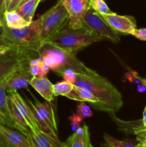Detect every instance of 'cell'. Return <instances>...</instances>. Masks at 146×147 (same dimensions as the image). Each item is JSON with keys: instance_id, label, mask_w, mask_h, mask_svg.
Returning a JSON list of instances; mask_svg holds the SVG:
<instances>
[{"instance_id": "cell-1", "label": "cell", "mask_w": 146, "mask_h": 147, "mask_svg": "<svg viewBox=\"0 0 146 147\" xmlns=\"http://www.w3.org/2000/svg\"><path fill=\"white\" fill-rule=\"evenodd\" d=\"M74 85L87 89L98 98L99 104L94 109L112 114L123 106L120 92L107 78L92 69L85 73H76Z\"/></svg>"}, {"instance_id": "cell-2", "label": "cell", "mask_w": 146, "mask_h": 147, "mask_svg": "<svg viewBox=\"0 0 146 147\" xmlns=\"http://www.w3.org/2000/svg\"><path fill=\"white\" fill-rule=\"evenodd\" d=\"M38 54L50 70L58 76H62L66 70H72L76 73H85L90 70L76 57L75 55L50 43L43 44Z\"/></svg>"}, {"instance_id": "cell-3", "label": "cell", "mask_w": 146, "mask_h": 147, "mask_svg": "<svg viewBox=\"0 0 146 147\" xmlns=\"http://www.w3.org/2000/svg\"><path fill=\"white\" fill-rule=\"evenodd\" d=\"M41 25L40 17L35 21H32L29 26L22 28H9L4 24L0 29V34L13 47L38 53L42 46L40 36Z\"/></svg>"}, {"instance_id": "cell-4", "label": "cell", "mask_w": 146, "mask_h": 147, "mask_svg": "<svg viewBox=\"0 0 146 147\" xmlns=\"http://www.w3.org/2000/svg\"><path fill=\"white\" fill-rule=\"evenodd\" d=\"M101 40V38L93 34L85 27L72 29L67 26L46 43H50L75 55L90 45Z\"/></svg>"}, {"instance_id": "cell-5", "label": "cell", "mask_w": 146, "mask_h": 147, "mask_svg": "<svg viewBox=\"0 0 146 147\" xmlns=\"http://www.w3.org/2000/svg\"><path fill=\"white\" fill-rule=\"evenodd\" d=\"M42 20L41 40L42 45L67 27L69 14L65 7L60 1L40 17Z\"/></svg>"}, {"instance_id": "cell-6", "label": "cell", "mask_w": 146, "mask_h": 147, "mask_svg": "<svg viewBox=\"0 0 146 147\" xmlns=\"http://www.w3.org/2000/svg\"><path fill=\"white\" fill-rule=\"evenodd\" d=\"M25 100L31 108L40 130L54 139H59L54 111L50 102L40 103L36 101L33 103L28 98Z\"/></svg>"}, {"instance_id": "cell-7", "label": "cell", "mask_w": 146, "mask_h": 147, "mask_svg": "<svg viewBox=\"0 0 146 147\" xmlns=\"http://www.w3.org/2000/svg\"><path fill=\"white\" fill-rule=\"evenodd\" d=\"M37 53L21 50L13 47L0 54V80L17 70L23 63L34 58H39Z\"/></svg>"}, {"instance_id": "cell-8", "label": "cell", "mask_w": 146, "mask_h": 147, "mask_svg": "<svg viewBox=\"0 0 146 147\" xmlns=\"http://www.w3.org/2000/svg\"><path fill=\"white\" fill-rule=\"evenodd\" d=\"M84 26L102 40H105L113 43L120 42L118 33L115 31L102 15L90 7L84 17Z\"/></svg>"}, {"instance_id": "cell-9", "label": "cell", "mask_w": 146, "mask_h": 147, "mask_svg": "<svg viewBox=\"0 0 146 147\" xmlns=\"http://www.w3.org/2000/svg\"><path fill=\"white\" fill-rule=\"evenodd\" d=\"M69 14L68 27L72 29L84 27V17L90 9L89 0H58Z\"/></svg>"}, {"instance_id": "cell-10", "label": "cell", "mask_w": 146, "mask_h": 147, "mask_svg": "<svg viewBox=\"0 0 146 147\" xmlns=\"http://www.w3.org/2000/svg\"><path fill=\"white\" fill-rule=\"evenodd\" d=\"M29 63V61L23 63L6 78L1 80L7 93L16 91L19 89L25 88L29 86L30 82L34 76L30 71Z\"/></svg>"}, {"instance_id": "cell-11", "label": "cell", "mask_w": 146, "mask_h": 147, "mask_svg": "<svg viewBox=\"0 0 146 147\" xmlns=\"http://www.w3.org/2000/svg\"><path fill=\"white\" fill-rule=\"evenodd\" d=\"M110 27L117 32L125 34H132L136 29V20L132 16L118 15L113 12L110 14H101Z\"/></svg>"}, {"instance_id": "cell-12", "label": "cell", "mask_w": 146, "mask_h": 147, "mask_svg": "<svg viewBox=\"0 0 146 147\" xmlns=\"http://www.w3.org/2000/svg\"><path fill=\"white\" fill-rule=\"evenodd\" d=\"M8 96L13 100V102L15 103L16 106L22 113L30 130L34 132L40 130L31 108L26 102V100L20 96L17 90L8 93Z\"/></svg>"}, {"instance_id": "cell-13", "label": "cell", "mask_w": 146, "mask_h": 147, "mask_svg": "<svg viewBox=\"0 0 146 147\" xmlns=\"http://www.w3.org/2000/svg\"><path fill=\"white\" fill-rule=\"evenodd\" d=\"M0 134L2 135L9 147H31L29 140L19 131L0 123Z\"/></svg>"}, {"instance_id": "cell-14", "label": "cell", "mask_w": 146, "mask_h": 147, "mask_svg": "<svg viewBox=\"0 0 146 147\" xmlns=\"http://www.w3.org/2000/svg\"><path fill=\"white\" fill-rule=\"evenodd\" d=\"M27 138L31 143V147H62L63 143L60 139H55L44 132L39 130L34 132L30 130Z\"/></svg>"}, {"instance_id": "cell-15", "label": "cell", "mask_w": 146, "mask_h": 147, "mask_svg": "<svg viewBox=\"0 0 146 147\" xmlns=\"http://www.w3.org/2000/svg\"><path fill=\"white\" fill-rule=\"evenodd\" d=\"M65 147H90L89 127L86 124L80 127L64 142Z\"/></svg>"}, {"instance_id": "cell-16", "label": "cell", "mask_w": 146, "mask_h": 147, "mask_svg": "<svg viewBox=\"0 0 146 147\" xmlns=\"http://www.w3.org/2000/svg\"><path fill=\"white\" fill-rule=\"evenodd\" d=\"M30 86L47 101L52 102L54 99V84L47 78L33 77L30 82Z\"/></svg>"}, {"instance_id": "cell-17", "label": "cell", "mask_w": 146, "mask_h": 147, "mask_svg": "<svg viewBox=\"0 0 146 147\" xmlns=\"http://www.w3.org/2000/svg\"><path fill=\"white\" fill-rule=\"evenodd\" d=\"M66 97L72 100L79 102H87L92 105L93 108L96 107L99 104V100L87 89L82 87L74 86L73 90Z\"/></svg>"}, {"instance_id": "cell-18", "label": "cell", "mask_w": 146, "mask_h": 147, "mask_svg": "<svg viewBox=\"0 0 146 147\" xmlns=\"http://www.w3.org/2000/svg\"><path fill=\"white\" fill-rule=\"evenodd\" d=\"M9 104L10 109H11L13 120L15 123L16 130L19 131L27 136L29 133L30 129L27 125L24 116L9 97Z\"/></svg>"}, {"instance_id": "cell-19", "label": "cell", "mask_w": 146, "mask_h": 147, "mask_svg": "<svg viewBox=\"0 0 146 147\" xmlns=\"http://www.w3.org/2000/svg\"><path fill=\"white\" fill-rule=\"evenodd\" d=\"M0 112L7 119L9 123V127L16 129L15 123L13 120L11 109L9 104L8 95L2 80H0Z\"/></svg>"}, {"instance_id": "cell-20", "label": "cell", "mask_w": 146, "mask_h": 147, "mask_svg": "<svg viewBox=\"0 0 146 147\" xmlns=\"http://www.w3.org/2000/svg\"><path fill=\"white\" fill-rule=\"evenodd\" d=\"M4 24H5L9 28L12 29L22 28L31 24L24 20L19 13L17 12L16 10L6 11L4 13Z\"/></svg>"}, {"instance_id": "cell-21", "label": "cell", "mask_w": 146, "mask_h": 147, "mask_svg": "<svg viewBox=\"0 0 146 147\" xmlns=\"http://www.w3.org/2000/svg\"><path fill=\"white\" fill-rule=\"evenodd\" d=\"M42 0H29L24 4L19 5L16 11L20 14L28 22L31 23L33 21L34 13H35L37 7Z\"/></svg>"}, {"instance_id": "cell-22", "label": "cell", "mask_w": 146, "mask_h": 147, "mask_svg": "<svg viewBox=\"0 0 146 147\" xmlns=\"http://www.w3.org/2000/svg\"><path fill=\"white\" fill-rule=\"evenodd\" d=\"M30 71L33 76L37 78H45L50 71V68L46 65L41 58L32 59L29 63Z\"/></svg>"}, {"instance_id": "cell-23", "label": "cell", "mask_w": 146, "mask_h": 147, "mask_svg": "<svg viewBox=\"0 0 146 147\" xmlns=\"http://www.w3.org/2000/svg\"><path fill=\"white\" fill-rule=\"evenodd\" d=\"M103 137L104 144L102 147H140L138 142L136 139L120 141L113 138L107 134H104Z\"/></svg>"}, {"instance_id": "cell-24", "label": "cell", "mask_w": 146, "mask_h": 147, "mask_svg": "<svg viewBox=\"0 0 146 147\" xmlns=\"http://www.w3.org/2000/svg\"><path fill=\"white\" fill-rule=\"evenodd\" d=\"M74 85L68 81L59 82L56 84H54L53 90H54V96H65L70 93L74 88Z\"/></svg>"}, {"instance_id": "cell-25", "label": "cell", "mask_w": 146, "mask_h": 147, "mask_svg": "<svg viewBox=\"0 0 146 147\" xmlns=\"http://www.w3.org/2000/svg\"><path fill=\"white\" fill-rule=\"evenodd\" d=\"M89 3L90 7L99 14H110L113 13L104 0H89Z\"/></svg>"}, {"instance_id": "cell-26", "label": "cell", "mask_w": 146, "mask_h": 147, "mask_svg": "<svg viewBox=\"0 0 146 147\" xmlns=\"http://www.w3.org/2000/svg\"><path fill=\"white\" fill-rule=\"evenodd\" d=\"M133 134L136 136V140L138 142L140 147H146V126H144L140 121L135 127Z\"/></svg>"}, {"instance_id": "cell-27", "label": "cell", "mask_w": 146, "mask_h": 147, "mask_svg": "<svg viewBox=\"0 0 146 147\" xmlns=\"http://www.w3.org/2000/svg\"><path fill=\"white\" fill-rule=\"evenodd\" d=\"M76 113L78 114L82 119L86 118H90L92 116L93 112L90 107L87 106L85 102H80L77 106V111Z\"/></svg>"}, {"instance_id": "cell-28", "label": "cell", "mask_w": 146, "mask_h": 147, "mask_svg": "<svg viewBox=\"0 0 146 147\" xmlns=\"http://www.w3.org/2000/svg\"><path fill=\"white\" fill-rule=\"evenodd\" d=\"M68 119L70 121V126H71L72 130L74 132L80 127V125H81L82 121L83 120L78 114L74 113Z\"/></svg>"}, {"instance_id": "cell-29", "label": "cell", "mask_w": 146, "mask_h": 147, "mask_svg": "<svg viewBox=\"0 0 146 147\" xmlns=\"http://www.w3.org/2000/svg\"><path fill=\"white\" fill-rule=\"evenodd\" d=\"M64 80L74 84L76 80V72L72 70H66L62 75Z\"/></svg>"}, {"instance_id": "cell-30", "label": "cell", "mask_w": 146, "mask_h": 147, "mask_svg": "<svg viewBox=\"0 0 146 147\" xmlns=\"http://www.w3.org/2000/svg\"><path fill=\"white\" fill-rule=\"evenodd\" d=\"M132 35L140 40L146 41V28L135 29V30L132 33Z\"/></svg>"}, {"instance_id": "cell-31", "label": "cell", "mask_w": 146, "mask_h": 147, "mask_svg": "<svg viewBox=\"0 0 146 147\" xmlns=\"http://www.w3.org/2000/svg\"><path fill=\"white\" fill-rule=\"evenodd\" d=\"M11 47H13L11 43L9 42L7 40H6L2 37V35L0 34V48H11Z\"/></svg>"}, {"instance_id": "cell-32", "label": "cell", "mask_w": 146, "mask_h": 147, "mask_svg": "<svg viewBox=\"0 0 146 147\" xmlns=\"http://www.w3.org/2000/svg\"><path fill=\"white\" fill-rule=\"evenodd\" d=\"M21 0H11L10 5L7 11H11V10H15L19 7V4L21 3Z\"/></svg>"}, {"instance_id": "cell-33", "label": "cell", "mask_w": 146, "mask_h": 147, "mask_svg": "<svg viewBox=\"0 0 146 147\" xmlns=\"http://www.w3.org/2000/svg\"><path fill=\"white\" fill-rule=\"evenodd\" d=\"M0 123L9 127V123L8 121H7V119L4 117V115H3L1 112H0Z\"/></svg>"}, {"instance_id": "cell-34", "label": "cell", "mask_w": 146, "mask_h": 147, "mask_svg": "<svg viewBox=\"0 0 146 147\" xmlns=\"http://www.w3.org/2000/svg\"><path fill=\"white\" fill-rule=\"evenodd\" d=\"M0 147H9L7 142L4 140V137H3L1 134H0Z\"/></svg>"}, {"instance_id": "cell-35", "label": "cell", "mask_w": 146, "mask_h": 147, "mask_svg": "<svg viewBox=\"0 0 146 147\" xmlns=\"http://www.w3.org/2000/svg\"><path fill=\"white\" fill-rule=\"evenodd\" d=\"M142 123L144 126H146V106L144 109V111H143V119H142Z\"/></svg>"}, {"instance_id": "cell-36", "label": "cell", "mask_w": 146, "mask_h": 147, "mask_svg": "<svg viewBox=\"0 0 146 147\" xmlns=\"http://www.w3.org/2000/svg\"><path fill=\"white\" fill-rule=\"evenodd\" d=\"M11 0H6V11L8 10L9 7L10 5V3H11Z\"/></svg>"}, {"instance_id": "cell-37", "label": "cell", "mask_w": 146, "mask_h": 147, "mask_svg": "<svg viewBox=\"0 0 146 147\" xmlns=\"http://www.w3.org/2000/svg\"><path fill=\"white\" fill-rule=\"evenodd\" d=\"M8 49H9V48H0V54H1V53H4V52L7 51Z\"/></svg>"}, {"instance_id": "cell-38", "label": "cell", "mask_w": 146, "mask_h": 147, "mask_svg": "<svg viewBox=\"0 0 146 147\" xmlns=\"http://www.w3.org/2000/svg\"><path fill=\"white\" fill-rule=\"evenodd\" d=\"M29 1V0H21V3L19 4V5H21V4H24V3H26L27 1Z\"/></svg>"}, {"instance_id": "cell-39", "label": "cell", "mask_w": 146, "mask_h": 147, "mask_svg": "<svg viewBox=\"0 0 146 147\" xmlns=\"http://www.w3.org/2000/svg\"><path fill=\"white\" fill-rule=\"evenodd\" d=\"M143 84L146 87V79L145 80H143Z\"/></svg>"}, {"instance_id": "cell-40", "label": "cell", "mask_w": 146, "mask_h": 147, "mask_svg": "<svg viewBox=\"0 0 146 147\" xmlns=\"http://www.w3.org/2000/svg\"><path fill=\"white\" fill-rule=\"evenodd\" d=\"M1 26H2V23H1V20H0V29H1Z\"/></svg>"}, {"instance_id": "cell-41", "label": "cell", "mask_w": 146, "mask_h": 147, "mask_svg": "<svg viewBox=\"0 0 146 147\" xmlns=\"http://www.w3.org/2000/svg\"><path fill=\"white\" fill-rule=\"evenodd\" d=\"M90 147H93V146H92V145L91 143H90Z\"/></svg>"}, {"instance_id": "cell-42", "label": "cell", "mask_w": 146, "mask_h": 147, "mask_svg": "<svg viewBox=\"0 0 146 147\" xmlns=\"http://www.w3.org/2000/svg\"><path fill=\"white\" fill-rule=\"evenodd\" d=\"M62 147H65V146H64V143H63V146Z\"/></svg>"}]
</instances>
